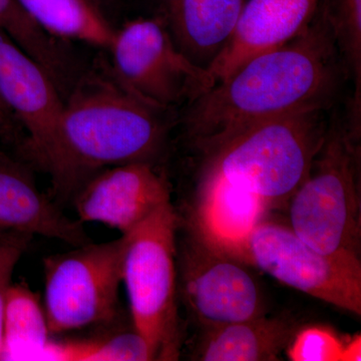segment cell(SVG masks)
<instances>
[{
    "mask_svg": "<svg viewBox=\"0 0 361 361\" xmlns=\"http://www.w3.org/2000/svg\"><path fill=\"white\" fill-rule=\"evenodd\" d=\"M341 58L319 6L290 42L247 61L189 104L185 127L195 147L262 121L326 110L341 78Z\"/></svg>",
    "mask_w": 361,
    "mask_h": 361,
    "instance_id": "1",
    "label": "cell"
},
{
    "mask_svg": "<svg viewBox=\"0 0 361 361\" xmlns=\"http://www.w3.org/2000/svg\"><path fill=\"white\" fill-rule=\"evenodd\" d=\"M165 111L130 92L110 70L78 78L63 99L56 139L39 168L49 176L54 198L73 199L106 169L153 163L167 139Z\"/></svg>",
    "mask_w": 361,
    "mask_h": 361,
    "instance_id": "2",
    "label": "cell"
},
{
    "mask_svg": "<svg viewBox=\"0 0 361 361\" xmlns=\"http://www.w3.org/2000/svg\"><path fill=\"white\" fill-rule=\"evenodd\" d=\"M329 126L325 110L252 123L198 148L200 175L256 195L268 208L289 203L310 174Z\"/></svg>",
    "mask_w": 361,
    "mask_h": 361,
    "instance_id": "3",
    "label": "cell"
},
{
    "mask_svg": "<svg viewBox=\"0 0 361 361\" xmlns=\"http://www.w3.org/2000/svg\"><path fill=\"white\" fill-rule=\"evenodd\" d=\"M360 135L327 130L310 174L289 201L292 231L322 253L360 261Z\"/></svg>",
    "mask_w": 361,
    "mask_h": 361,
    "instance_id": "4",
    "label": "cell"
},
{
    "mask_svg": "<svg viewBox=\"0 0 361 361\" xmlns=\"http://www.w3.org/2000/svg\"><path fill=\"white\" fill-rule=\"evenodd\" d=\"M171 202L126 236L122 283L130 322L151 348L154 360H179L183 343L177 296V231Z\"/></svg>",
    "mask_w": 361,
    "mask_h": 361,
    "instance_id": "5",
    "label": "cell"
},
{
    "mask_svg": "<svg viewBox=\"0 0 361 361\" xmlns=\"http://www.w3.org/2000/svg\"><path fill=\"white\" fill-rule=\"evenodd\" d=\"M126 242L122 235L44 259V306L52 336L115 322Z\"/></svg>",
    "mask_w": 361,
    "mask_h": 361,
    "instance_id": "6",
    "label": "cell"
},
{
    "mask_svg": "<svg viewBox=\"0 0 361 361\" xmlns=\"http://www.w3.org/2000/svg\"><path fill=\"white\" fill-rule=\"evenodd\" d=\"M225 251L287 286L361 315V261L322 253L289 226L262 220Z\"/></svg>",
    "mask_w": 361,
    "mask_h": 361,
    "instance_id": "7",
    "label": "cell"
},
{
    "mask_svg": "<svg viewBox=\"0 0 361 361\" xmlns=\"http://www.w3.org/2000/svg\"><path fill=\"white\" fill-rule=\"evenodd\" d=\"M109 51L111 75L130 92L167 111L216 84L208 68L180 51L163 18H137L116 30Z\"/></svg>",
    "mask_w": 361,
    "mask_h": 361,
    "instance_id": "8",
    "label": "cell"
},
{
    "mask_svg": "<svg viewBox=\"0 0 361 361\" xmlns=\"http://www.w3.org/2000/svg\"><path fill=\"white\" fill-rule=\"evenodd\" d=\"M177 247L178 294L199 329L267 314L257 280L246 264L192 226Z\"/></svg>",
    "mask_w": 361,
    "mask_h": 361,
    "instance_id": "9",
    "label": "cell"
},
{
    "mask_svg": "<svg viewBox=\"0 0 361 361\" xmlns=\"http://www.w3.org/2000/svg\"><path fill=\"white\" fill-rule=\"evenodd\" d=\"M63 97L47 71L0 30V106L18 123V157L39 168L52 148Z\"/></svg>",
    "mask_w": 361,
    "mask_h": 361,
    "instance_id": "10",
    "label": "cell"
},
{
    "mask_svg": "<svg viewBox=\"0 0 361 361\" xmlns=\"http://www.w3.org/2000/svg\"><path fill=\"white\" fill-rule=\"evenodd\" d=\"M73 201L80 222L102 223L128 235L171 202V191L153 163L133 161L97 173Z\"/></svg>",
    "mask_w": 361,
    "mask_h": 361,
    "instance_id": "11",
    "label": "cell"
},
{
    "mask_svg": "<svg viewBox=\"0 0 361 361\" xmlns=\"http://www.w3.org/2000/svg\"><path fill=\"white\" fill-rule=\"evenodd\" d=\"M322 0H246L231 39L208 66L216 82L247 61L290 42L310 25Z\"/></svg>",
    "mask_w": 361,
    "mask_h": 361,
    "instance_id": "12",
    "label": "cell"
},
{
    "mask_svg": "<svg viewBox=\"0 0 361 361\" xmlns=\"http://www.w3.org/2000/svg\"><path fill=\"white\" fill-rule=\"evenodd\" d=\"M0 231L39 235L75 246L92 242L80 221L71 219L40 191L30 166L1 148Z\"/></svg>",
    "mask_w": 361,
    "mask_h": 361,
    "instance_id": "13",
    "label": "cell"
},
{
    "mask_svg": "<svg viewBox=\"0 0 361 361\" xmlns=\"http://www.w3.org/2000/svg\"><path fill=\"white\" fill-rule=\"evenodd\" d=\"M246 0H161L163 20L180 51L208 68L231 39Z\"/></svg>",
    "mask_w": 361,
    "mask_h": 361,
    "instance_id": "14",
    "label": "cell"
},
{
    "mask_svg": "<svg viewBox=\"0 0 361 361\" xmlns=\"http://www.w3.org/2000/svg\"><path fill=\"white\" fill-rule=\"evenodd\" d=\"M297 329L293 318L267 314L200 329L191 358L201 361H276Z\"/></svg>",
    "mask_w": 361,
    "mask_h": 361,
    "instance_id": "15",
    "label": "cell"
},
{
    "mask_svg": "<svg viewBox=\"0 0 361 361\" xmlns=\"http://www.w3.org/2000/svg\"><path fill=\"white\" fill-rule=\"evenodd\" d=\"M268 210L256 195L219 178L199 176L195 210L188 225L227 250L264 220Z\"/></svg>",
    "mask_w": 361,
    "mask_h": 361,
    "instance_id": "16",
    "label": "cell"
},
{
    "mask_svg": "<svg viewBox=\"0 0 361 361\" xmlns=\"http://www.w3.org/2000/svg\"><path fill=\"white\" fill-rule=\"evenodd\" d=\"M42 30L61 40L109 49L116 28L90 0H18Z\"/></svg>",
    "mask_w": 361,
    "mask_h": 361,
    "instance_id": "17",
    "label": "cell"
},
{
    "mask_svg": "<svg viewBox=\"0 0 361 361\" xmlns=\"http://www.w3.org/2000/svg\"><path fill=\"white\" fill-rule=\"evenodd\" d=\"M52 337L39 295L26 284H11L4 310L0 360H44Z\"/></svg>",
    "mask_w": 361,
    "mask_h": 361,
    "instance_id": "18",
    "label": "cell"
},
{
    "mask_svg": "<svg viewBox=\"0 0 361 361\" xmlns=\"http://www.w3.org/2000/svg\"><path fill=\"white\" fill-rule=\"evenodd\" d=\"M0 30L49 73L63 96L68 94L78 80L75 59L61 39L37 25L18 0H0Z\"/></svg>",
    "mask_w": 361,
    "mask_h": 361,
    "instance_id": "19",
    "label": "cell"
},
{
    "mask_svg": "<svg viewBox=\"0 0 361 361\" xmlns=\"http://www.w3.org/2000/svg\"><path fill=\"white\" fill-rule=\"evenodd\" d=\"M45 360L149 361L154 360V357L144 337L130 324V327L94 338H52Z\"/></svg>",
    "mask_w": 361,
    "mask_h": 361,
    "instance_id": "20",
    "label": "cell"
},
{
    "mask_svg": "<svg viewBox=\"0 0 361 361\" xmlns=\"http://www.w3.org/2000/svg\"><path fill=\"white\" fill-rule=\"evenodd\" d=\"M320 7L334 35L342 68L355 85L351 126L360 130L361 0H322Z\"/></svg>",
    "mask_w": 361,
    "mask_h": 361,
    "instance_id": "21",
    "label": "cell"
},
{
    "mask_svg": "<svg viewBox=\"0 0 361 361\" xmlns=\"http://www.w3.org/2000/svg\"><path fill=\"white\" fill-rule=\"evenodd\" d=\"M345 342L329 327L310 325L297 330L286 353L293 361H339Z\"/></svg>",
    "mask_w": 361,
    "mask_h": 361,
    "instance_id": "22",
    "label": "cell"
},
{
    "mask_svg": "<svg viewBox=\"0 0 361 361\" xmlns=\"http://www.w3.org/2000/svg\"><path fill=\"white\" fill-rule=\"evenodd\" d=\"M30 235L16 232L0 233V355L4 341V318L7 295L14 269L32 240Z\"/></svg>",
    "mask_w": 361,
    "mask_h": 361,
    "instance_id": "23",
    "label": "cell"
},
{
    "mask_svg": "<svg viewBox=\"0 0 361 361\" xmlns=\"http://www.w3.org/2000/svg\"><path fill=\"white\" fill-rule=\"evenodd\" d=\"M23 132L6 111L0 106V146L20 144Z\"/></svg>",
    "mask_w": 361,
    "mask_h": 361,
    "instance_id": "24",
    "label": "cell"
},
{
    "mask_svg": "<svg viewBox=\"0 0 361 361\" xmlns=\"http://www.w3.org/2000/svg\"><path fill=\"white\" fill-rule=\"evenodd\" d=\"M361 339L360 336L350 337L346 341L342 353L341 361H360L361 360Z\"/></svg>",
    "mask_w": 361,
    "mask_h": 361,
    "instance_id": "25",
    "label": "cell"
},
{
    "mask_svg": "<svg viewBox=\"0 0 361 361\" xmlns=\"http://www.w3.org/2000/svg\"><path fill=\"white\" fill-rule=\"evenodd\" d=\"M90 1H92V4H96V6L99 7V8L103 9V6L104 2H106V0H90Z\"/></svg>",
    "mask_w": 361,
    "mask_h": 361,
    "instance_id": "26",
    "label": "cell"
},
{
    "mask_svg": "<svg viewBox=\"0 0 361 361\" xmlns=\"http://www.w3.org/2000/svg\"><path fill=\"white\" fill-rule=\"evenodd\" d=\"M0 233H1V231H0Z\"/></svg>",
    "mask_w": 361,
    "mask_h": 361,
    "instance_id": "27",
    "label": "cell"
}]
</instances>
